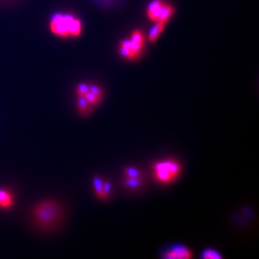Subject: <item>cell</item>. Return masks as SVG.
<instances>
[{
    "mask_svg": "<svg viewBox=\"0 0 259 259\" xmlns=\"http://www.w3.org/2000/svg\"><path fill=\"white\" fill-rule=\"evenodd\" d=\"M144 177H124L122 185L127 190H136L141 188L144 185Z\"/></svg>",
    "mask_w": 259,
    "mask_h": 259,
    "instance_id": "8992f818",
    "label": "cell"
},
{
    "mask_svg": "<svg viewBox=\"0 0 259 259\" xmlns=\"http://www.w3.org/2000/svg\"><path fill=\"white\" fill-rule=\"evenodd\" d=\"M32 216L39 228L52 229L57 226L62 219V207L56 201L47 199L35 205L32 209Z\"/></svg>",
    "mask_w": 259,
    "mask_h": 259,
    "instance_id": "7a4b0ae2",
    "label": "cell"
},
{
    "mask_svg": "<svg viewBox=\"0 0 259 259\" xmlns=\"http://www.w3.org/2000/svg\"><path fill=\"white\" fill-rule=\"evenodd\" d=\"M131 40L132 42L131 49L134 52L137 53L139 54L141 52L143 47H144V34L139 30H135V31L133 32L132 35H131Z\"/></svg>",
    "mask_w": 259,
    "mask_h": 259,
    "instance_id": "5b68a950",
    "label": "cell"
},
{
    "mask_svg": "<svg viewBox=\"0 0 259 259\" xmlns=\"http://www.w3.org/2000/svg\"><path fill=\"white\" fill-rule=\"evenodd\" d=\"M77 108L81 115L88 116L90 115L93 107L89 103L84 97H77Z\"/></svg>",
    "mask_w": 259,
    "mask_h": 259,
    "instance_id": "ba28073f",
    "label": "cell"
},
{
    "mask_svg": "<svg viewBox=\"0 0 259 259\" xmlns=\"http://www.w3.org/2000/svg\"><path fill=\"white\" fill-rule=\"evenodd\" d=\"M13 204V197L10 192L5 189H0V207L9 208Z\"/></svg>",
    "mask_w": 259,
    "mask_h": 259,
    "instance_id": "52a82bcc",
    "label": "cell"
},
{
    "mask_svg": "<svg viewBox=\"0 0 259 259\" xmlns=\"http://www.w3.org/2000/svg\"><path fill=\"white\" fill-rule=\"evenodd\" d=\"M49 29L52 35L59 38H77L82 34L83 23L72 13L58 12L49 19Z\"/></svg>",
    "mask_w": 259,
    "mask_h": 259,
    "instance_id": "6da1fadb",
    "label": "cell"
},
{
    "mask_svg": "<svg viewBox=\"0 0 259 259\" xmlns=\"http://www.w3.org/2000/svg\"><path fill=\"white\" fill-rule=\"evenodd\" d=\"M165 25H166V24L156 22V25L151 29L149 33H148V40L150 42H154L157 40L158 37L160 36L162 32L164 30Z\"/></svg>",
    "mask_w": 259,
    "mask_h": 259,
    "instance_id": "9c48e42d",
    "label": "cell"
},
{
    "mask_svg": "<svg viewBox=\"0 0 259 259\" xmlns=\"http://www.w3.org/2000/svg\"><path fill=\"white\" fill-rule=\"evenodd\" d=\"M89 90L94 95L100 97V99H102V97H103V92H102V89L96 84H90Z\"/></svg>",
    "mask_w": 259,
    "mask_h": 259,
    "instance_id": "d6986e66",
    "label": "cell"
},
{
    "mask_svg": "<svg viewBox=\"0 0 259 259\" xmlns=\"http://www.w3.org/2000/svg\"><path fill=\"white\" fill-rule=\"evenodd\" d=\"M112 192V184L109 181L105 180L103 182V188H102V195L103 199L109 198Z\"/></svg>",
    "mask_w": 259,
    "mask_h": 259,
    "instance_id": "e0dca14e",
    "label": "cell"
},
{
    "mask_svg": "<svg viewBox=\"0 0 259 259\" xmlns=\"http://www.w3.org/2000/svg\"><path fill=\"white\" fill-rule=\"evenodd\" d=\"M89 88H90V83L85 82L78 83L76 88H75V93H76V96H84L88 93Z\"/></svg>",
    "mask_w": 259,
    "mask_h": 259,
    "instance_id": "5bb4252c",
    "label": "cell"
},
{
    "mask_svg": "<svg viewBox=\"0 0 259 259\" xmlns=\"http://www.w3.org/2000/svg\"><path fill=\"white\" fill-rule=\"evenodd\" d=\"M175 13L173 7L170 5L164 4L163 5V10H162L161 14L158 18V21L159 23L166 24L168 20L171 18L172 15Z\"/></svg>",
    "mask_w": 259,
    "mask_h": 259,
    "instance_id": "30bf717a",
    "label": "cell"
},
{
    "mask_svg": "<svg viewBox=\"0 0 259 259\" xmlns=\"http://www.w3.org/2000/svg\"><path fill=\"white\" fill-rule=\"evenodd\" d=\"M182 171V163L175 158H166L154 162L152 173L154 180L161 185H169L180 177Z\"/></svg>",
    "mask_w": 259,
    "mask_h": 259,
    "instance_id": "3957f363",
    "label": "cell"
},
{
    "mask_svg": "<svg viewBox=\"0 0 259 259\" xmlns=\"http://www.w3.org/2000/svg\"><path fill=\"white\" fill-rule=\"evenodd\" d=\"M118 52L121 56L127 58L129 59H134L135 58L137 57L138 55H139L137 53L134 52L132 49H125V48L122 47H119Z\"/></svg>",
    "mask_w": 259,
    "mask_h": 259,
    "instance_id": "2e32d148",
    "label": "cell"
},
{
    "mask_svg": "<svg viewBox=\"0 0 259 259\" xmlns=\"http://www.w3.org/2000/svg\"><path fill=\"white\" fill-rule=\"evenodd\" d=\"M132 46V42L131 39H126V40H122L120 44V47L125 48V49H131Z\"/></svg>",
    "mask_w": 259,
    "mask_h": 259,
    "instance_id": "ffe728a7",
    "label": "cell"
},
{
    "mask_svg": "<svg viewBox=\"0 0 259 259\" xmlns=\"http://www.w3.org/2000/svg\"><path fill=\"white\" fill-rule=\"evenodd\" d=\"M201 258L204 259H222L223 256L219 251L213 248H206L201 253Z\"/></svg>",
    "mask_w": 259,
    "mask_h": 259,
    "instance_id": "8fae6325",
    "label": "cell"
},
{
    "mask_svg": "<svg viewBox=\"0 0 259 259\" xmlns=\"http://www.w3.org/2000/svg\"><path fill=\"white\" fill-rule=\"evenodd\" d=\"M163 4H164V3H163L162 0H153V1L151 2V3L148 5L147 10H146L147 15L152 13L153 11L160 8V7L162 6Z\"/></svg>",
    "mask_w": 259,
    "mask_h": 259,
    "instance_id": "ac0fdd59",
    "label": "cell"
},
{
    "mask_svg": "<svg viewBox=\"0 0 259 259\" xmlns=\"http://www.w3.org/2000/svg\"><path fill=\"white\" fill-rule=\"evenodd\" d=\"M124 176L126 177H142V171L135 166H127L123 169Z\"/></svg>",
    "mask_w": 259,
    "mask_h": 259,
    "instance_id": "4fadbf2b",
    "label": "cell"
},
{
    "mask_svg": "<svg viewBox=\"0 0 259 259\" xmlns=\"http://www.w3.org/2000/svg\"><path fill=\"white\" fill-rule=\"evenodd\" d=\"M83 97H85V99L88 100L89 103H90L93 107L97 106V105L100 103V101H101L102 100L100 97H98L96 96V95H94L93 93H92L90 90H89L88 93Z\"/></svg>",
    "mask_w": 259,
    "mask_h": 259,
    "instance_id": "9a60e30c",
    "label": "cell"
},
{
    "mask_svg": "<svg viewBox=\"0 0 259 259\" xmlns=\"http://www.w3.org/2000/svg\"><path fill=\"white\" fill-rule=\"evenodd\" d=\"M193 257L192 250L182 243L172 245L162 253L161 258L166 259L191 258Z\"/></svg>",
    "mask_w": 259,
    "mask_h": 259,
    "instance_id": "277c9868",
    "label": "cell"
},
{
    "mask_svg": "<svg viewBox=\"0 0 259 259\" xmlns=\"http://www.w3.org/2000/svg\"><path fill=\"white\" fill-rule=\"evenodd\" d=\"M103 182L100 176H95L93 178L94 189H95V194L100 199H103L102 195V188H103Z\"/></svg>",
    "mask_w": 259,
    "mask_h": 259,
    "instance_id": "7c38bea8",
    "label": "cell"
}]
</instances>
